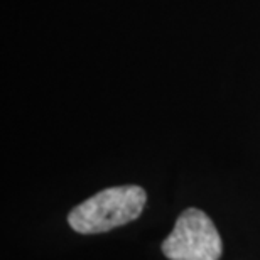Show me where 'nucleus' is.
Listing matches in <instances>:
<instances>
[{"label":"nucleus","instance_id":"obj_1","mask_svg":"<svg viewBox=\"0 0 260 260\" xmlns=\"http://www.w3.org/2000/svg\"><path fill=\"white\" fill-rule=\"evenodd\" d=\"M147 194L140 186H117L88 198L70 213V226L83 235L105 233L140 216Z\"/></svg>","mask_w":260,"mask_h":260},{"label":"nucleus","instance_id":"obj_2","mask_svg":"<svg viewBox=\"0 0 260 260\" xmlns=\"http://www.w3.org/2000/svg\"><path fill=\"white\" fill-rule=\"evenodd\" d=\"M162 252L169 260H218L223 243L211 218L198 208H188L162 242Z\"/></svg>","mask_w":260,"mask_h":260}]
</instances>
